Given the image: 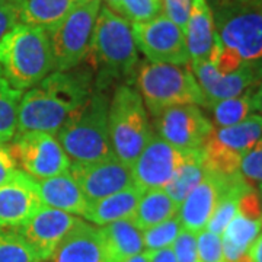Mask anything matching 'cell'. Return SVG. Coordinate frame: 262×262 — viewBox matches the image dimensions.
<instances>
[{
	"mask_svg": "<svg viewBox=\"0 0 262 262\" xmlns=\"http://www.w3.org/2000/svg\"><path fill=\"white\" fill-rule=\"evenodd\" d=\"M92 73L84 69L53 72L22 95L18 133L44 131L56 134L91 98Z\"/></svg>",
	"mask_w": 262,
	"mask_h": 262,
	"instance_id": "cell-1",
	"label": "cell"
},
{
	"mask_svg": "<svg viewBox=\"0 0 262 262\" xmlns=\"http://www.w3.org/2000/svg\"><path fill=\"white\" fill-rule=\"evenodd\" d=\"M0 70L20 92L53 73L54 57L47 29L18 24L0 41Z\"/></svg>",
	"mask_w": 262,
	"mask_h": 262,
	"instance_id": "cell-2",
	"label": "cell"
},
{
	"mask_svg": "<svg viewBox=\"0 0 262 262\" xmlns=\"http://www.w3.org/2000/svg\"><path fill=\"white\" fill-rule=\"evenodd\" d=\"M213 2L219 44L262 75V0Z\"/></svg>",
	"mask_w": 262,
	"mask_h": 262,
	"instance_id": "cell-3",
	"label": "cell"
},
{
	"mask_svg": "<svg viewBox=\"0 0 262 262\" xmlns=\"http://www.w3.org/2000/svg\"><path fill=\"white\" fill-rule=\"evenodd\" d=\"M110 102L95 92L56 133L70 163H94L115 156L108 125Z\"/></svg>",
	"mask_w": 262,
	"mask_h": 262,
	"instance_id": "cell-4",
	"label": "cell"
},
{
	"mask_svg": "<svg viewBox=\"0 0 262 262\" xmlns=\"http://www.w3.org/2000/svg\"><path fill=\"white\" fill-rule=\"evenodd\" d=\"M89 56L103 77H125L139 63L131 24L108 6L99 9L86 58Z\"/></svg>",
	"mask_w": 262,
	"mask_h": 262,
	"instance_id": "cell-5",
	"label": "cell"
},
{
	"mask_svg": "<svg viewBox=\"0 0 262 262\" xmlns=\"http://www.w3.org/2000/svg\"><path fill=\"white\" fill-rule=\"evenodd\" d=\"M137 89L153 117L175 105H204L206 98L191 69L147 61L137 72Z\"/></svg>",
	"mask_w": 262,
	"mask_h": 262,
	"instance_id": "cell-6",
	"label": "cell"
},
{
	"mask_svg": "<svg viewBox=\"0 0 262 262\" xmlns=\"http://www.w3.org/2000/svg\"><path fill=\"white\" fill-rule=\"evenodd\" d=\"M108 125L114 155L125 165L133 166L153 136L147 108L137 89L128 84L115 89L110 102Z\"/></svg>",
	"mask_w": 262,
	"mask_h": 262,
	"instance_id": "cell-7",
	"label": "cell"
},
{
	"mask_svg": "<svg viewBox=\"0 0 262 262\" xmlns=\"http://www.w3.org/2000/svg\"><path fill=\"white\" fill-rule=\"evenodd\" d=\"M101 6V0L77 3L63 20L47 29L57 72L73 70L86 58Z\"/></svg>",
	"mask_w": 262,
	"mask_h": 262,
	"instance_id": "cell-8",
	"label": "cell"
},
{
	"mask_svg": "<svg viewBox=\"0 0 262 262\" xmlns=\"http://www.w3.org/2000/svg\"><path fill=\"white\" fill-rule=\"evenodd\" d=\"M8 146L18 168L37 181L57 177L70 168V159L56 134L22 131L13 136Z\"/></svg>",
	"mask_w": 262,
	"mask_h": 262,
	"instance_id": "cell-9",
	"label": "cell"
},
{
	"mask_svg": "<svg viewBox=\"0 0 262 262\" xmlns=\"http://www.w3.org/2000/svg\"><path fill=\"white\" fill-rule=\"evenodd\" d=\"M137 50L151 63L188 66L189 56L184 29L163 13L143 24L133 25Z\"/></svg>",
	"mask_w": 262,
	"mask_h": 262,
	"instance_id": "cell-10",
	"label": "cell"
},
{
	"mask_svg": "<svg viewBox=\"0 0 262 262\" xmlns=\"http://www.w3.org/2000/svg\"><path fill=\"white\" fill-rule=\"evenodd\" d=\"M191 151H182L153 134L131 166L134 185L141 192L165 189L187 162Z\"/></svg>",
	"mask_w": 262,
	"mask_h": 262,
	"instance_id": "cell-11",
	"label": "cell"
},
{
	"mask_svg": "<svg viewBox=\"0 0 262 262\" xmlns=\"http://www.w3.org/2000/svg\"><path fill=\"white\" fill-rule=\"evenodd\" d=\"M155 118L160 137L182 151L201 149L214 128L198 105L192 103L166 108Z\"/></svg>",
	"mask_w": 262,
	"mask_h": 262,
	"instance_id": "cell-12",
	"label": "cell"
},
{
	"mask_svg": "<svg viewBox=\"0 0 262 262\" xmlns=\"http://www.w3.org/2000/svg\"><path fill=\"white\" fill-rule=\"evenodd\" d=\"M69 172L89 203L134 185L131 166L125 165L117 156L86 165L70 163Z\"/></svg>",
	"mask_w": 262,
	"mask_h": 262,
	"instance_id": "cell-13",
	"label": "cell"
},
{
	"mask_svg": "<svg viewBox=\"0 0 262 262\" xmlns=\"http://www.w3.org/2000/svg\"><path fill=\"white\" fill-rule=\"evenodd\" d=\"M77 220L79 217L73 214L41 206L35 214L15 230L27 241L41 261H47Z\"/></svg>",
	"mask_w": 262,
	"mask_h": 262,
	"instance_id": "cell-14",
	"label": "cell"
},
{
	"mask_svg": "<svg viewBox=\"0 0 262 262\" xmlns=\"http://www.w3.org/2000/svg\"><path fill=\"white\" fill-rule=\"evenodd\" d=\"M191 70L204 94L206 106L253 91L262 80L261 73L248 66H244L232 73L222 75L211 60L191 63Z\"/></svg>",
	"mask_w": 262,
	"mask_h": 262,
	"instance_id": "cell-15",
	"label": "cell"
},
{
	"mask_svg": "<svg viewBox=\"0 0 262 262\" xmlns=\"http://www.w3.org/2000/svg\"><path fill=\"white\" fill-rule=\"evenodd\" d=\"M241 178V173L232 178H222L206 172L203 181L188 194L179 206L178 217L182 227L195 233L204 230L220 198Z\"/></svg>",
	"mask_w": 262,
	"mask_h": 262,
	"instance_id": "cell-16",
	"label": "cell"
},
{
	"mask_svg": "<svg viewBox=\"0 0 262 262\" xmlns=\"http://www.w3.org/2000/svg\"><path fill=\"white\" fill-rule=\"evenodd\" d=\"M41 206L37 179L19 169L13 178L0 185V229H18Z\"/></svg>",
	"mask_w": 262,
	"mask_h": 262,
	"instance_id": "cell-17",
	"label": "cell"
},
{
	"mask_svg": "<svg viewBox=\"0 0 262 262\" xmlns=\"http://www.w3.org/2000/svg\"><path fill=\"white\" fill-rule=\"evenodd\" d=\"M46 262H105L99 229L79 219Z\"/></svg>",
	"mask_w": 262,
	"mask_h": 262,
	"instance_id": "cell-18",
	"label": "cell"
},
{
	"mask_svg": "<svg viewBox=\"0 0 262 262\" xmlns=\"http://www.w3.org/2000/svg\"><path fill=\"white\" fill-rule=\"evenodd\" d=\"M184 35L189 64L211 58L217 44V35L213 10L207 0L192 2V9L184 28Z\"/></svg>",
	"mask_w": 262,
	"mask_h": 262,
	"instance_id": "cell-19",
	"label": "cell"
},
{
	"mask_svg": "<svg viewBox=\"0 0 262 262\" xmlns=\"http://www.w3.org/2000/svg\"><path fill=\"white\" fill-rule=\"evenodd\" d=\"M37 187L42 206L86 219L89 201L69 170L53 178L37 181Z\"/></svg>",
	"mask_w": 262,
	"mask_h": 262,
	"instance_id": "cell-20",
	"label": "cell"
},
{
	"mask_svg": "<svg viewBox=\"0 0 262 262\" xmlns=\"http://www.w3.org/2000/svg\"><path fill=\"white\" fill-rule=\"evenodd\" d=\"M99 234L105 262H124L144 249L143 233L131 219L101 226Z\"/></svg>",
	"mask_w": 262,
	"mask_h": 262,
	"instance_id": "cell-21",
	"label": "cell"
},
{
	"mask_svg": "<svg viewBox=\"0 0 262 262\" xmlns=\"http://www.w3.org/2000/svg\"><path fill=\"white\" fill-rule=\"evenodd\" d=\"M18 15V22L28 27L50 29L75 8V0H9Z\"/></svg>",
	"mask_w": 262,
	"mask_h": 262,
	"instance_id": "cell-22",
	"label": "cell"
},
{
	"mask_svg": "<svg viewBox=\"0 0 262 262\" xmlns=\"http://www.w3.org/2000/svg\"><path fill=\"white\" fill-rule=\"evenodd\" d=\"M141 194L143 192L140 189L133 185L120 192H115L113 195L92 201L89 203L86 220L92 222L96 226H105L118 220L131 219L136 213Z\"/></svg>",
	"mask_w": 262,
	"mask_h": 262,
	"instance_id": "cell-23",
	"label": "cell"
},
{
	"mask_svg": "<svg viewBox=\"0 0 262 262\" xmlns=\"http://www.w3.org/2000/svg\"><path fill=\"white\" fill-rule=\"evenodd\" d=\"M179 206L169 196L165 189H151L143 192L136 213L131 217L134 226L144 232L178 214Z\"/></svg>",
	"mask_w": 262,
	"mask_h": 262,
	"instance_id": "cell-24",
	"label": "cell"
},
{
	"mask_svg": "<svg viewBox=\"0 0 262 262\" xmlns=\"http://www.w3.org/2000/svg\"><path fill=\"white\" fill-rule=\"evenodd\" d=\"M213 136L225 147L244 156L261 141L262 115H249L246 120L232 127H223L219 130L213 128Z\"/></svg>",
	"mask_w": 262,
	"mask_h": 262,
	"instance_id": "cell-25",
	"label": "cell"
},
{
	"mask_svg": "<svg viewBox=\"0 0 262 262\" xmlns=\"http://www.w3.org/2000/svg\"><path fill=\"white\" fill-rule=\"evenodd\" d=\"M204 177H206V169L203 163L201 149L192 150L187 162L181 166L177 175L169 182L168 187L165 188V191L178 206H181V203L203 181Z\"/></svg>",
	"mask_w": 262,
	"mask_h": 262,
	"instance_id": "cell-26",
	"label": "cell"
},
{
	"mask_svg": "<svg viewBox=\"0 0 262 262\" xmlns=\"http://www.w3.org/2000/svg\"><path fill=\"white\" fill-rule=\"evenodd\" d=\"M22 95L0 70V141L3 143L12 140L18 131V110Z\"/></svg>",
	"mask_w": 262,
	"mask_h": 262,
	"instance_id": "cell-27",
	"label": "cell"
},
{
	"mask_svg": "<svg viewBox=\"0 0 262 262\" xmlns=\"http://www.w3.org/2000/svg\"><path fill=\"white\" fill-rule=\"evenodd\" d=\"M253 91L211 103L208 108H211L213 111L215 125H219L220 128L232 127L234 124H239L246 120L252 114V111H255L252 98Z\"/></svg>",
	"mask_w": 262,
	"mask_h": 262,
	"instance_id": "cell-28",
	"label": "cell"
},
{
	"mask_svg": "<svg viewBox=\"0 0 262 262\" xmlns=\"http://www.w3.org/2000/svg\"><path fill=\"white\" fill-rule=\"evenodd\" d=\"M0 262H41L15 229H0Z\"/></svg>",
	"mask_w": 262,
	"mask_h": 262,
	"instance_id": "cell-29",
	"label": "cell"
},
{
	"mask_svg": "<svg viewBox=\"0 0 262 262\" xmlns=\"http://www.w3.org/2000/svg\"><path fill=\"white\" fill-rule=\"evenodd\" d=\"M262 232V223L245 219L241 214H236L233 220L226 227L222 237L233 244L241 251H248L252 242Z\"/></svg>",
	"mask_w": 262,
	"mask_h": 262,
	"instance_id": "cell-30",
	"label": "cell"
},
{
	"mask_svg": "<svg viewBox=\"0 0 262 262\" xmlns=\"http://www.w3.org/2000/svg\"><path fill=\"white\" fill-rule=\"evenodd\" d=\"M181 229H182V225H181L178 214L160 225L150 227L147 230L141 232L144 248H147V251H156V249L172 246Z\"/></svg>",
	"mask_w": 262,
	"mask_h": 262,
	"instance_id": "cell-31",
	"label": "cell"
},
{
	"mask_svg": "<svg viewBox=\"0 0 262 262\" xmlns=\"http://www.w3.org/2000/svg\"><path fill=\"white\" fill-rule=\"evenodd\" d=\"M162 10V0H121L118 13L133 24H143L156 18Z\"/></svg>",
	"mask_w": 262,
	"mask_h": 262,
	"instance_id": "cell-32",
	"label": "cell"
},
{
	"mask_svg": "<svg viewBox=\"0 0 262 262\" xmlns=\"http://www.w3.org/2000/svg\"><path fill=\"white\" fill-rule=\"evenodd\" d=\"M196 253L198 262H225L222 236L201 230L196 233Z\"/></svg>",
	"mask_w": 262,
	"mask_h": 262,
	"instance_id": "cell-33",
	"label": "cell"
},
{
	"mask_svg": "<svg viewBox=\"0 0 262 262\" xmlns=\"http://www.w3.org/2000/svg\"><path fill=\"white\" fill-rule=\"evenodd\" d=\"M237 214L245 219L262 223V198L251 185L245 188L237 198Z\"/></svg>",
	"mask_w": 262,
	"mask_h": 262,
	"instance_id": "cell-34",
	"label": "cell"
},
{
	"mask_svg": "<svg viewBox=\"0 0 262 262\" xmlns=\"http://www.w3.org/2000/svg\"><path fill=\"white\" fill-rule=\"evenodd\" d=\"M170 248L178 262H198L195 232H191L182 227Z\"/></svg>",
	"mask_w": 262,
	"mask_h": 262,
	"instance_id": "cell-35",
	"label": "cell"
},
{
	"mask_svg": "<svg viewBox=\"0 0 262 262\" xmlns=\"http://www.w3.org/2000/svg\"><path fill=\"white\" fill-rule=\"evenodd\" d=\"M239 172L245 179L262 184V143L259 141L255 147L246 151L242 159Z\"/></svg>",
	"mask_w": 262,
	"mask_h": 262,
	"instance_id": "cell-36",
	"label": "cell"
},
{
	"mask_svg": "<svg viewBox=\"0 0 262 262\" xmlns=\"http://www.w3.org/2000/svg\"><path fill=\"white\" fill-rule=\"evenodd\" d=\"M194 0H162L163 15L184 29L192 9Z\"/></svg>",
	"mask_w": 262,
	"mask_h": 262,
	"instance_id": "cell-37",
	"label": "cell"
},
{
	"mask_svg": "<svg viewBox=\"0 0 262 262\" xmlns=\"http://www.w3.org/2000/svg\"><path fill=\"white\" fill-rule=\"evenodd\" d=\"M18 165L10 153L9 146L0 141V185L6 184L18 173Z\"/></svg>",
	"mask_w": 262,
	"mask_h": 262,
	"instance_id": "cell-38",
	"label": "cell"
},
{
	"mask_svg": "<svg viewBox=\"0 0 262 262\" xmlns=\"http://www.w3.org/2000/svg\"><path fill=\"white\" fill-rule=\"evenodd\" d=\"M18 24L16 10L9 2L0 5V41L3 39V37L9 32L10 29L15 28Z\"/></svg>",
	"mask_w": 262,
	"mask_h": 262,
	"instance_id": "cell-39",
	"label": "cell"
},
{
	"mask_svg": "<svg viewBox=\"0 0 262 262\" xmlns=\"http://www.w3.org/2000/svg\"><path fill=\"white\" fill-rule=\"evenodd\" d=\"M147 252H149V262H178L170 246L156 251H147Z\"/></svg>",
	"mask_w": 262,
	"mask_h": 262,
	"instance_id": "cell-40",
	"label": "cell"
},
{
	"mask_svg": "<svg viewBox=\"0 0 262 262\" xmlns=\"http://www.w3.org/2000/svg\"><path fill=\"white\" fill-rule=\"evenodd\" d=\"M248 252L251 255L253 262H262V232L258 234V237L249 246Z\"/></svg>",
	"mask_w": 262,
	"mask_h": 262,
	"instance_id": "cell-41",
	"label": "cell"
},
{
	"mask_svg": "<svg viewBox=\"0 0 262 262\" xmlns=\"http://www.w3.org/2000/svg\"><path fill=\"white\" fill-rule=\"evenodd\" d=\"M252 98H253V108H255V111L261 113L262 115V80L258 83V86L255 88V91H253V94H252Z\"/></svg>",
	"mask_w": 262,
	"mask_h": 262,
	"instance_id": "cell-42",
	"label": "cell"
},
{
	"mask_svg": "<svg viewBox=\"0 0 262 262\" xmlns=\"http://www.w3.org/2000/svg\"><path fill=\"white\" fill-rule=\"evenodd\" d=\"M124 262H149V252L143 251V252L137 253V255L131 256L128 259H125Z\"/></svg>",
	"mask_w": 262,
	"mask_h": 262,
	"instance_id": "cell-43",
	"label": "cell"
},
{
	"mask_svg": "<svg viewBox=\"0 0 262 262\" xmlns=\"http://www.w3.org/2000/svg\"><path fill=\"white\" fill-rule=\"evenodd\" d=\"M105 2H106V6H108L110 9H113L114 12H117V13H118L121 0H105Z\"/></svg>",
	"mask_w": 262,
	"mask_h": 262,
	"instance_id": "cell-44",
	"label": "cell"
},
{
	"mask_svg": "<svg viewBox=\"0 0 262 262\" xmlns=\"http://www.w3.org/2000/svg\"><path fill=\"white\" fill-rule=\"evenodd\" d=\"M76 3H83V2H89V0H75Z\"/></svg>",
	"mask_w": 262,
	"mask_h": 262,
	"instance_id": "cell-45",
	"label": "cell"
},
{
	"mask_svg": "<svg viewBox=\"0 0 262 262\" xmlns=\"http://www.w3.org/2000/svg\"><path fill=\"white\" fill-rule=\"evenodd\" d=\"M9 0H0V5H3V3H8Z\"/></svg>",
	"mask_w": 262,
	"mask_h": 262,
	"instance_id": "cell-46",
	"label": "cell"
},
{
	"mask_svg": "<svg viewBox=\"0 0 262 262\" xmlns=\"http://www.w3.org/2000/svg\"><path fill=\"white\" fill-rule=\"evenodd\" d=\"M259 194H261V198H262V184H259Z\"/></svg>",
	"mask_w": 262,
	"mask_h": 262,
	"instance_id": "cell-47",
	"label": "cell"
},
{
	"mask_svg": "<svg viewBox=\"0 0 262 262\" xmlns=\"http://www.w3.org/2000/svg\"><path fill=\"white\" fill-rule=\"evenodd\" d=\"M41 262H46V261H41Z\"/></svg>",
	"mask_w": 262,
	"mask_h": 262,
	"instance_id": "cell-48",
	"label": "cell"
},
{
	"mask_svg": "<svg viewBox=\"0 0 262 262\" xmlns=\"http://www.w3.org/2000/svg\"><path fill=\"white\" fill-rule=\"evenodd\" d=\"M261 143H262V139H261Z\"/></svg>",
	"mask_w": 262,
	"mask_h": 262,
	"instance_id": "cell-49",
	"label": "cell"
},
{
	"mask_svg": "<svg viewBox=\"0 0 262 262\" xmlns=\"http://www.w3.org/2000/svg\"><path fill=\"white\" fill-rule=\"evenodd\" d=\"M207 2H208V0H207Z\"/></svg>",
	"mask_w": 262,
	"mask_h": 262,
	"instance_id": "cell-50",
	"label": "cell"
}]
</instances>
